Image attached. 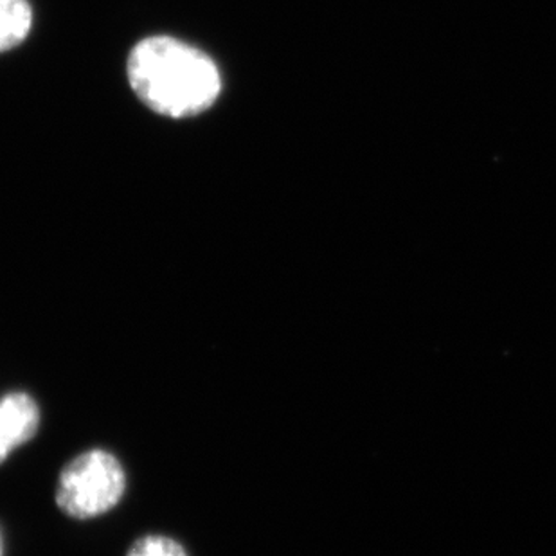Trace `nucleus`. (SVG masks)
<instances>
[{
	"mask_svg": "<svg viewBox=\"0 0 556 556\" xmlns=\"http://www.w3.org/2000/svg\"><path fill=\"white\" fill-rule=\"evenodd\" d=\"M0 556H4V539H2V531H0Z\"/></svg>",
	"mask_w": 556,
	"mask_h": 556,
	"instance_id": "obj_7",
	"label": "nucleus"
},
{
	"mask_svg": "<svg viewBox=\"0 0 556 556\" xmlns=\"http://www.w3.org/2000/svg\"><path fill=\"white\" fill-rule=\"evenodd\" d=\"M128 79L137 98L161 116H199L220 94L215 62L172 37L144 38L131 49Z\"/></svg>",
	"mask_w": 556,
	"mask_h": 556,
	"instance_id": "obj_1",
	"label": "nucleus"
},
{
	"mask_svg": "<svg viewBox=\"0 0 556 556\" xmlns=\"http://www.w3.org/2000/svg\"><path fill=\"white\" fill-rule=\"evenodd\" d=\"M40 421V405L31 394L26 391H11L0 396V441L10 454L38 434Z\"/></svg>",
	"mask_w": 556,
	"mask_h": 556,
	"instance_id": "obj_3",
	"label": "nucleus"
},
{
	"mask_svg": "<svg viewBox=\"0 0 556 556\" xmlns=\"http://www.w3.org/2000/svg\"><path fill=\"white\" fill-rule=\"evenodd\" d=\"M8 456H10V451H8V448L2 445V441H0V463H4Z\"/></svg>",
	"mask_w": 556,
	"mask_h": 556,
	"instance_id": "obj_6",
	"label": "nucleus"
},
{
	"mask_svg": "<svg viewBox=\"0 0 556 556\" xmlns=\"http://www.w3.org/2000/svg\"><path fill=\"white\" fill-rule=\"evenodd\" d=\"M126 556H189L185 546L168 535H144L131 544Z\"/></svg>",
	"mask_w": 556,
	"mask_h": 556,
	"instance_id": "obj_5",
	"label": "nucleus"
},
{
	"mask_svg": "<svg viewBox=\"0 0 556 556\" xmlns=\"http://www.w3.org/2000/svg\"><path fill=\"white\" fill-rule=\"evenodd\" d=\"M31 22L27 0H0V53L21 46L29 35Z\"/></svg>",
	"mask_w": 556,
	"mask_h": 556,
	"instance_id": "obj_4",
	"label": "nucleus"
},
{
	"mask_svg": "<svg viewBox=\"0 0 556 556\" xmlns=\"http://www.w3.org/2000/svg\"><path fill=\"white\" fill-rule=\"evenodd\" d=\"M126 484V470L116 454L89 448L62 468L56 504L71 519H98L122 503Z\"/></svg>",
	"mask_w": 556,
	"mask_h": 556,
	"instance_id": "obj_2",
	"label": "nucleus"
}]
</instances>
